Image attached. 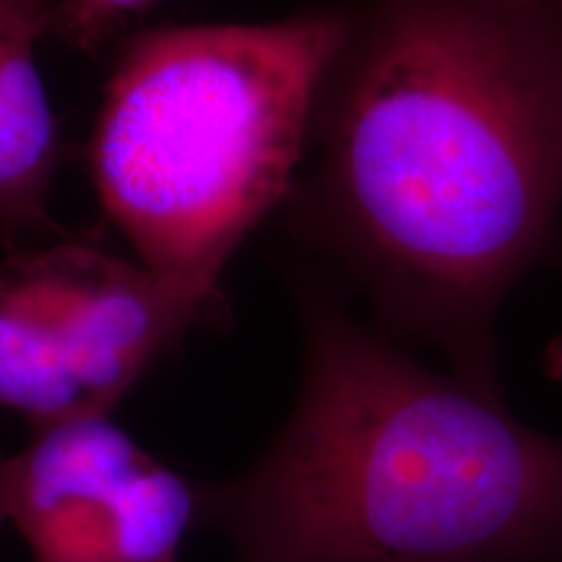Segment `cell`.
I'll list each match as a JSON object with an SVG mask.
<instances>
[{"instance_id":"obj_10","label":"cell","mask_w":562,"mask_h":562,"mask_svg":"<svg viewBox=\"0 0 562 562\" xmlns=\"http://www.w3.org/2000/svg\"><path fill=\"white\" fill-rule=\"evenodd\" d=\"M0 456H3V453H0Z\"/></svg>"},{"instance_id":"obj_2","label":"cell","mask_w":562,"mask_h":562,"mask_svg":"<svg viewBox=\"0 0 562 562\" xmlns=\"http://www.w3.org/2000/svg\"><path fill=\"white\" fill-rule=\"evenodd\" d=\"M263 459L201 487L237 562H562V438L412 360L331 292Z\"/></svg>"},{"instance_id":"obj_7","label":"cell","mask_w":562,"mask_h":562,"mask_svg":"<svg viewBox=\"0 0 562 562\" xmlns=\"http://www.w3.org/2000/svg\"><path fill=\"white\" fill-rule=\"evenodd\" d=\"M157 0H55V32L76 50L97 53L123 21Z\"/></svg>"},{"instance_id":"obj_9","label":"cell","mask_w":562,"mask_h":562,"mask_svg":"<svg viewBox=\"0 0 562 562\" xmlns=\"http://www.w3.org/2000/svg\"><path fill=\"white\" fill-rule=\"evenodd\" d=\"M539 3H550V5H560V9H562V0H539Z\"/></svg>"},{"instance_id":"obj_4","label":"cell","mask_w":562,"mask_h":562,"mask_svg":"<svg viewBox=\"0 0 562 562\" xmlns=\"http://www.w3.org/2000/svg\"><path fill=\"white\" fill-rule=\"evenodd\" d=\"M201 307L138 261L58 243L0 263V406L34 430L112 406L193 328Z\"/></svg>"},{"instance_id":"obj_8","label":"cell","mask_w":562,"mask_h":562,"mask_svg":"<svg viewBox=\"0 0 562 562\" xmlns=\"http://www.w3.org/2000/svg\"><path fill=\"white\" fill-rule=\"evenodd\" d=\"M552 370L562 378V344H560V347L552 349Z\"/></svg>"},{"instance_id":"obj_5","label":"cell","mask_w":562,"mask_h":562,"mask_svg":"<svg viewBox=\"0 0 562 562\" xmlns=\"http://www.w3.org/2000/svg\"><path fill=\"white\" fill-rule=\"evenodd\" d=\"M0 524L16 526L34 562H178L201 487L110 417H79L0 456Z\"/></svg>"},{"instance_id":"obj_1","label":"cell","mask_w":562,"mask_h":562,"mask_svg":"<svg viewBox=\"0 0 562 562\" xmlns=\"http://www.w3.org/2000/svg\"><path fill=\"white\" fill-rule=\"evenodd\" d=\"M294 220L381 331L503 402L497 318L562 214V9L372 0L315 102Z\"/></svg>"},{"instance_id":"obj_6","label":"cell","mask_w":562,"mask_h":562,"mask_svg":"<svg viewBox=\"0 0 562 562\" xmlns=\"http://www.w3.org/2000/svg\"><path fill=\"white\" fill-rule=\"evenodd\" d=\"M55 0H0V235L53 232L58 128L37 63Z\"/></svg>"},{"instance_id":"obj_3","label":"cell","mask_w":562,"mask_h":562,"mask_svg":"<svg viewBox=\"0 0 562 562\" xmlns=\"http://www.w3.org/2000/svg\"><path fill=\"white\" fill-rule=\"evenodd\" d=\"M351 13L172 26L121 55L89 170L138 263L211 321L237 248L290 201L328 66Z\"/></svg>"}]
</instances>
